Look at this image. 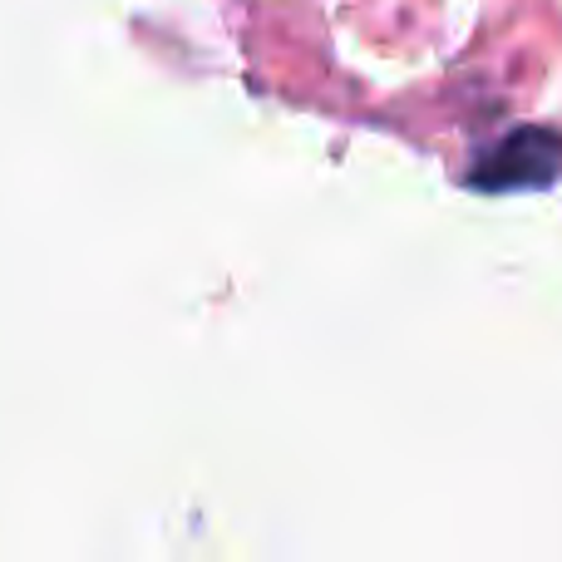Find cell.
Instances as JSON below:
<instances>
[{"label":"cell","instance_id":"cell-1","mask_svg":"<svg viewBox=\"0 0 562 562\" xmlns=\"http://www.w3.org/2000/svg\"><path fill=\"white\" fill-rule=\"evenodd\" d=\"M562 183V128L518 124L498 134L464 168V188L474 193H548Z\"/></svg>","mask_w":562,"mask_h":562}]
</instances>
